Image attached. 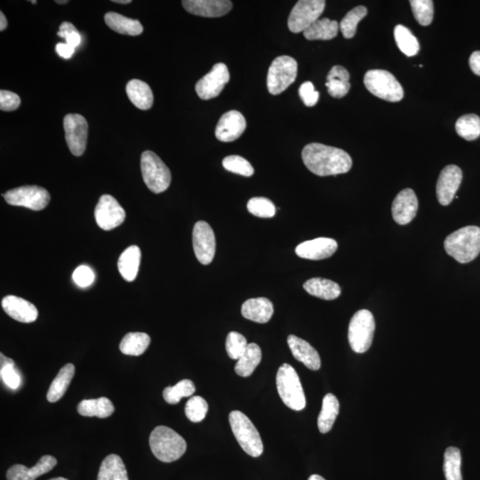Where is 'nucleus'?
Masks as SVG:
<instances>
[{"instance_id":"54","label":"nucleus","mask_w":480,"mask_h":480,"mask_svg":"<svg viewBox=\"0 0 480 480\" xmlns=\"http://www.w3.org/2000/svg\"><path fill=\"white\" fill-rule=\"evenodd\" d=\"M7 27V21L5 14L0 13V31H5Z\"/></svg>"},{"instance_id":"27","label":"nucleus","mask_w":480,"mask_h":480,"mask_svg":"<svg viewBox=\"0 0 480 480\" xmlns=\"http://www.w3.org/2000/svg\"><path fill=\"white\" fill-rule=\"evenodd\" d=\"M141 264V250L137 246H130L121 254L118 268L122 277L127 282H132L137 277Z\"/></svg>"},{"instance_id":"48","label":"nucleus","mask_w":480,"mask_h":480,"mask_svg":"<svg viewBox=\"0 0 480 480\" xmlns=\"http://www.w3.org/2000/svg\"><path fill=\"white\" fill-rule=\"evenodd\" d=\"M57 35L60 38L66 39L67 44L73 46L74 48L80 45L81 35L80 32L73 24L68 23V21L60 25V31Z\"/></svg>"},{"instance_id":"44","label":"nucleus","mask_w":480,"mask_h":480,"mask_svg":"<svg viewBox=\"0 0 480 480\" xmlns=\"http://www.w3.org/2000/svg\"><path fill=\"white\" fill-rule=\"evenodd\" d=\"M209 411V404L202 397H192L185 407V414L189 421L199 422L205 419Z\"/></svg>"},{"instance_id":"57","label":"nucleus","mask_w":480,"mask_h":480,"mask_svg":"<svg viewBox=\"0 0 480 480\" xmlns=\"http://www.w3.org/2000/svg\"><path fill=\"white\" fill-rule=\"evenodd\" d=\"M69 1H67V0H56V3L57 4H67Z\"/></svg>"},{"instance_id":"53","label":"nucleus","mask_w":480,"mask_h":480,"mask_svg":"<svg viewBox=\"0 0 480 480\" xmlns=\"http://www.w3.org/2000/svg\"><path fill=\"white\" fill-rule=\"evenodd\" d=\"M469 63H470L472 73L480 76V51L472 53Z\"/></svg>"},{"instance_id":"12","label":"nucleus","mask_w":480,"mask_h":480,"mask_svg":"<svg viewBox=\"0 0 480 480\" xmlns=\"http://www.w3.org/2000/svg\"><path fill=\"white\" fill-rule=\"evenodd\" d=\"M63 127L71 152L77 157L83 155L88 142L87 120L80 114H68L63 120Z\"/></svg>"},{"instance_id":"46","label":"nucleus","mask_w":480,"mask_h":480,"mask_svg":"<svg viewBox=\"0 0 480 480\" xmlns=\"http://www.w3.org/2000/svg\"><path fill=\"white\" fill-rule=\"evenodd\" d=\"M223 166L231 173L250 177L254 174V169L249 161L238 155H231L225 157L223 160Z\"/></svg>"},{"instance_id":"47","label":"nucleus","mask_w":480,"mask_h":480,"mask_svg":"<svg viewBox=\"0 0 480 480\" xmlns=\"http://www.w3.org/2000/svg\"><path fill=\"white\" fill-rule=\"evenodd\" d=\"M246 339L245 336L239 334L238 332H231L226 339V350L229 357L232 360H239L245 353L247 348Z\"/></svg>"},{"instance_id":"35","label":"nucleus","mask_w":480,"mask_h":480,"mask_svg":"<svg viewBox=\"0 0 480 480\" xmlns=\"http://www.w3.org/2000/svg\"><path fill=\"white\" fill-rule=\"evenodd\" d=\"M150 338L145 333H129L122 339L120 352L125 355L141 356L148 349Z\"/></svg>"},{"instance_id":"2","label":"nucleus","mask_w":480,"mask_h":480,"mask_svg":"<svg viewBox=\"0 0 480 480\" xmlns=\"http://www.w3.org/2000/svg\"><path fill=\"white\" fill-rule=\"evenodd\" d=\"M444 247L458 263H471L480 254V228L466 226L453 232L447 236Z\"/></svg>"},{"instance_id":"34","label":"nucleus","mask_w":480,"mask_h":480,"mask_svg":"<svg viewBox=\"0 0 480 480\" xmlns=\"http://www.w3.org/2000/svg\"><path fill=\"white\" fill-rule=\"evenodd\" d=\"M98 480H128L127 469L117 454H109L100 467Z\"/></svg>"},{"instance_id":"56","label":"nucleus","mask_w":480,"mask_h":480,"mask_svg":"<svg viewBox=\"0 0 480 480\" xmlns=\"http://www.w3.org/2000/svg\"><path fill=\"white\" fill-rule=\"evenodd\" d=\"M113 2L117 4H130L132 1L131 0H113Z\"/></svg>"},{"instance_id":"49","label":"nucleus","mask_w":480,"mask_h":480,"mask_svg":"<svg viewBox=\"0 0 480 480\" xmlns=\"http://www.w3.org/2000/svg\"><path fill=\"white\" fill-rule=\"evenodd\" d=\"M73 281L80 288H88L95 281V275L90 267L87 265H81L74 271Z\"/></svg>"},{"instance_id":"19","label":"nucleus","mask_w":480,"mask_h":480,"mask_svg":"<svg viewBox=\"0 0 480 480\" xmlns=\"http://www.w3.org/2000/svg\"><path fill=\"white\" fill-rule=\"evenodd\" d=\"M246 128V122L242 114L238 110H230L218 122L216 136L221 142H234L242 135Z\"/></svg>"},{"instance_id":"28","label":"nucleus","mask_w":480,"mask_h":480,"mask_svg":"<svg viewBox=\"0 0 480 480\" xmlns=\"http://www.w3.org/2000/svg\"><path fill=\"white\" fill-rule=\"evenodd\" d=\"M350 74L343 66H334L329 71L325 87L328 94L335 98H343L348 94L350 88Z\"/></svg>"},{"instance_id":"16","label":"nucleus","mask_w":480,"mask_h":480,"mask_svg":"<svg viewBox=\"0 0 480 480\" xmlns=\"http://www.w3.org/2000/svg\"><path fill=\"white\" fill-rule=\"evenodd\" d=\"M463 181V172L454 165L447 166L440 173L437 182V198L440 205L449 206L456 197Z\"/></svg>"},{"instance_id":"59","label":"nucleus","mask_w":480,"mask_h":480,"mask_svg":"<svg viewBox=\"0 0 480 480\" xmlns=\"http://www.w3.org/2000/svg\"><path fill=\"white\" fill-rule=\"evenodd\" d=\"M31 3H32V4H37V1H35V0H34V1H32V0H31Z\"/></svg>"},{"instance_id":"9","label":"nucleus","mask_w":480,"mask_h":480,"mask_svg":"<svg viewBox=\"0 0 480 480\" xmlns=\"http://www.w3.org/2000/svg\"><path fill=\"white\" fill-rule=\"evenodd\" d=\"M298 64L291 56H278L272 62L268 71L267 88L271 95L284 92L296 80Z\"/></svg>"},{"instance_id":"10","label":"nucleus","mask_w":480,"mask_h":480,"mask_svg":"<svg viewBox=\"0 0 480 480\" xmlns=\"http://www.w3.org/2000/svg\"><path fill=\"white\" fill-rule=\"evenodd\" d=\"M324 0H300L296 4L288 17V28L293 33L304 32L323 14Z\"/></svg>"},{"instance_id":"51","label":"nucleus","mask_w":480,"mask_h":480,"mask_svg":"<svg viewBox=\"0 0 480 480\" xmlns=\"http://www.w3.org/2000/svg\"><path fill=\"white\" fill-rule=\"evenodd\" d=\"M21 99L16 93L11 91H0V110L3 112H13L19 108Z\"/></svg>"},{"instance_id":"52","label":"nucleus","mask_w":480,"mask_h":480,"mask_svg":"<svg viewBox=\"0 0 480 480\" xmlns=\"http://www.w3.org/2000/svg\"><path fill=\"white\" fill-rule=\"evenodd\" d=\"M56 50L59 56L63 59L71 58L75 52L73 46L68 45L67 43H58L56 46Z\"/></svg>"},{"instance_id":"21","label":"nucleus","mask_w":480,"mask_h":480,"mask_svg":"<svg viewBox=\"0 0 480 480\" xmlns=\"http://www.w3.org/2000/svg\"><path fill=\"white\" fill-rule=\"evenodd\" d=\"M1 306L9 316L21 323H32L38 316V311L34 304L18 296L4 297Z\"/></svg>"},{"instance_id":"22","label":"nucleus","mask_w":480,"mask_h":480,"mask_svg":"<svg viewBox=\"0 0 480 480\" xmlns=\"http://www.w3.org/2000/svg\"><path fill=\"white\" fill-rule=\"evenodd\" d=\"M56 464L57 460L55 457L44 456L32 468H27L21 464L14 465L7 471L6 479L7 480H35L51 471Z\"/></svg>"},{"instance_id":"29","label":"nucleus","mask_w":480,"mask_h":480,"mask_svg":"<svg viewBox=\"0 0 480 480\" xmlns=\"http://www.w3.org/2000/svg\"><path fill=\"white\" fill-rule=\"evenodd\" d=\"M340 410V404L334 394L328 393L324 397L322 408L318 418V429L321 433H328L331 431L338 418Z\"/></svg>"},{"instance_id":"3","label":"nucleus","mask_w":480,"mask_h":480,"mask_svg":"<svg viewBox=\"0 0 480 480\" xmlns=\"http://www.w3.org/2000/svg\"><path fill=\"white\" fill-rule=\"evenodd\" d=\"M150 447L157 459L172 463L184 456L187 444L182 436L167 426H157L150 433Z\"/></svg>"},{"instance_id":"55","label":"nucleus","mask_w":480,"mask_h":480,"mask_svg":"<svg viewBox=\"0 0 480 480\" xmlns=\"http://www.w3.org/2000/svg\"><path fill=\"white\" fill-rule=\"evenodd\" d=\"M308 480H325L323 477H321L320 475L314 474L311 475L309 479Z\"/></svg>"},{"instance_id":"6","label":"nucleus","mask_w":480,"mask_h":480,"mask_svg":"<svg viewBox=\"0 0 480 480\" xmlns=\"http://www.w3.org/2000/svg\"><path fill=\"white\" fill-rule=\"evenodd\" d=\"M141 170L143 181L153 193L159 194L169 188L171 172L156 153L146 150L142 154Z\"/></svg>"},{"instance_id":"37","label":"nucleus","mask_w":480,"mask_h":480,"mask_svg":"<svg viewBox=\"0 0 480 480\" xmlns=\"http://www.w3.org/2000/svg\"><path fill=\"white\" fill-rule=\"evenodd\" d=\"M394 37L400 51L408 57L417 56L420 51V45L417 38L412 33L409 28L404 25H397L394 30Z\"/></svg>"},{"instance_id":"18","label":"nucleus","mask_w":480,"mask_h":480,"mask_svg":"<svg viewBox=\"0 0 480 480\" xmlns=\"http://www.w3.org/2000/svg\"><path fill=\"white\" fill-rule=\"evenodd\" d=\"M418 199L412 189H405L397 195L392 203V212L394 221L400 225L411 223L417 216Z\"/></svg>"},{"instance_id":"15","label":"nucleus","mask_w":480,"mask_h":480,"mask_svg":"<svg viewBox=\"0 0 480 480\" xmlns=\"http://www.w3.org/2000/svg\"><path fill=\"white\" fill-rule=\"evenodd\" d=\"M230 80V73L224 63H217L212 71L197 82L196 92L202 100H210L221 94Z\"/></svg>"},{"instance_id":"7","label":"nucleus","mask_w":480,"mask_h":480,"mask_svg":"<svg viewBox=\"0 0 480 480\" xmlns=\"http://www.w3.org/2000/svg\"><path fill=\"white\" fill-rule=\"evenodd\" d=\"M364 83L371 94L385 101L397 103L404 98L402 85L389 71H369L365 75Z\"/></svg>"},{"instance_id":"43","label":"nucleus","mask_w":480,"mask_h":480,"mask_svg":"<svg viewBox=\"0 0 480 480\" xmlns=\"http://www.w3.org/2000/svg\"><path fill=\"white\" fill-rule=\"evenodd\" d=\"M410 5L415 19L422 26L432 24L434 16V6L432 0H411Z\"/></svg>"},{"instance_id":"58","label":"nucleus","mask_w":480,"mask_h":480,"mask_svg":"<svg viewBox=\"0 0 480 480\" xmlns=\"http://www.w3.org/2000/svg\"><path fill=\"white\" fill-rule=\"evenodd\" d=\"M49 480H68V479H66V478H63V477H58V478L51 479H49Z\"/></svg>"},{"instance_id":"25","label":"nucleus","mask_w":480,"mask_h":480,"mask_svg":"<svg viewBox=\"0 0 480 480\" xmlns=\"http://www.w3.org/2000/svg\"><path fill=\"white\" fill-rule=\"evenodd\" d=\"M125 91L129 100L136 108L142 110L152 108L154 102L153 93L145 82L139 80H130L125 88Z\"/></svg>"},{"instance_id":"32","label":"nucleus","mask_w":480,"mask_h":480,"mask_svg":"<svg viewBox=\"0 0 480 480\" xmlns=\"http://www.w3.org/2000/svg\"><path fill=\"white\" fill-rule=\"evenodd\" d=\"M75 375V367L73 364H67L60 369L58 375L49 387L48 400L49 402L55 403L62 399L66 390L69 388L71 380Z\"/></svg>"},{"instance_id":"4","label":"nucleus","mask_w":480,"mask_h":480,"mask_svg":"<svg viewBox=\"0 0 480 480\" xmlns=\"http://www.w3.org/2000/svg\"><path fill=\"white\" fill-rule=\"evenodd\" d=\"M279 397L290 409L301 411L306 407V399L298 374L291 365L284 364L279 367L277 378Z\"/></svg>"},{"instance_id":"39","label":"nucleus","mask_w":480,"mask_h":480,"mask_svg":"<svg viewBox=\"0 0 480 480\" xmlns=\"http://www.w3.org/2000/svg\"><path fill=\"white\" fill-rule=\"evenodd\" d=\"M196 392V387L191 380L184 379L179 382L177 385L167 387L163 392L164 400L170 405L180 402L184 397H191Z\"/></svg>"},{"instance_id":"38","label":"nucleus","mask_w":480,"mask_h":480,"mask_svg":"<svg viewBox=\"0 0 480 480\" xmlns=\"http://www.w3.org/2000/svg\"><path fill=\"white\" fill-rule=\"evenodd\" d=\"M461 468V451L457 447H449L444 454L443 470L446 480H463Z\"/></svg>"},{"instance_id":"45","label":"nucleus","mask_w":480,"mask_h":480,"mask_svg":"<svg viewBox=\"0 0 480 480\" xmlns=\"http://www.w3.org/2000/svg\"><path fill=\"white\" fill-rule=\"evenodd\" d=\"M247 209L250 214L260 218H271L276 214L274 204L263 197L251 199L247 203Z\"/></svg>"},{"instance_id":"17","label":"nucleus","mask_w":480,"mask_h":480,"mask_svg":"<svg viewBox=\"0 0 480 480\" xmlns=\"http://www.w3.org/2000/svg\"><path fill=\"white\" fill-rule=\"evenodd\" d=\"M338 249V244L335 239L329 238H318L301 243L296 246L297 256L308 260H324L331 257Z\"/></svg>"},{"instance_id":"42","label":"nucleus","mask_w":480,"mask_h":480,"mask_svg":"<svg viewBox=\"0 0 480 480\" xmlns=\"http://www.w3.org/2000/svg\"><path fill=\"white\" fill-rule=\"evenodd\" d=\"M0 355H1L0 375L2 381L9 389L17 390L21 385V375L16 367V364L13 360L4 356L2 353Z\"/></svg>"},{"instance_id":"24","label":"nucleus","mask_w":480,"mask_h":480,"mask_svg":"<svg viewBox=\"0 0 480 480\" xmlns=\"http://www.w3.org/2000/svg\"><path fill=\"white\" fill-rule=\"evenodd\" d=\"M274 313L273 304L270 300L259 297L246 301L241 308L242 316L246 320L264 324L271 320Z\"/></svg>"},{"instance_id":"41","label":"nucleus","mask_w":480,"mask_h":480,"mask_svg":"<svg viewBox=\"0 0 480 480\" xmlns=\"http://www.w3.org/2000/svg\"><path fill=\"white\" fill-rule=\"evenodd\" d=\"M367 7L360 6L350 10L339 24L340 30L345 38H352L355 36L358 24L367 16Z\"/></svg>"},{"instance_id":"8","label":"nucleus","mask_w":480,"mask_h":480,"mask_svg":"<svg viewBox=\"0 0 480 480\" xmlns=\"http://www.w3.org/2000/svg\"><path fill=\"white\" fill-rule=\"evenodd\" d=\"M375 322L371 311L360 310L353 315L349 325L348 338L350 347L356 353L367 352L372 345Z\"/></svg>"},{"instance_id":"36","label":"nucleus","mask_w":480,"mask_h":480,"mask_svg":"<svg viewBox=\"0 0 480 480\" xmlns=\"http://www.w3.org/2000/svg\"><path fill=\"white\" fill-rule=\"evenodd\" d=\"M261 350L256 343H249L245 353L235 365V371L242 377H249L261 363Z\"/></svg>"},{"instance_id":"1","label":"nucleus","mask_w":480,"mask_h":480,"mask_svg":"<svg viewBox=\"0 0 480 480\" xmlns=\"http://www.w3.org/2000/svg\"><path fill=\"white\" fill-rule=\"evenodd\" d=\"M302 157L308 169L318 177L348 173L353 167L352 157L345 150L321 143L304 147Z\"/></svg>"},{"instance_id":"33","label":"nucleus","mask_w":480,"mask_h":480,"mask_svg":"<svg viewBox=\"0 0 480 480\" xmlns=\"http://www.w3.org/2000/svg\"><path fill=\"white\" fill-rule=\"evenodd\" d=\"M339 24L328 18L318 19L303 32L308 41H330L338 34Z\"/></svg>"},{"instance_id":"40","label":"nucleus","mask_w":480,"mask_h":480,"mask_svg":"<svg viewBox=\"0 0 480 480\" xmlns=\"http://www.w3.org/2000/svg\"><path fill=\"white\" fill-rule=\"evenodd\" d=\"M456 129L461 138L474 141L480 136V118L475 114L461 116L456 121Z\"/></svg>"},{"instance_id":"11","label":"nucleus","mask_w":480,"mask_h":480,"mask_svg":"<svg viewBox=\"0 0 480 480\" xmlns=\"http://www.w3.org/2000/svg\"><path fill=\"white\" fill-rule=\"evenodd\" d=\"M11 206L24 207L34 211H41L48 207L50 194L46 189L30 185L10 189L3 195Z\"/></svg>"},{"instance_id":"26","label":"nucleus","mask_w":480,"mask_h":480,"mask_svg":"<svg viewBox=\"0 0 480 480\" xmlns=\"http://www.w3.org/2000/svg\"><path fill=\"white\" fill-rule=\"evenodd\" d=\"M303 288L311 296L327 301L338 299L342 293L338 283L321 278L309 279L304 283Z\"/></svg>"},{"instance_id":"50","label":"nucleus","mask_w":480,"mask_h":480,"mask_svg":"<svg viewBox=\"0 0 480 480\" xmlns=\"http://www.w3.org/2000/svg\"><path fill=\"white\" fill-rule=\"evenodd\" d=\"M299 95L307 107H313L317 105L320 99V93L315 90L314 85L311 82L307 81L301 85Z\"/></svg>"},{"instance_id":"30","label":"nucleus","mask_w":480,"mask_h":480,"mask_svg":"<svg viewBox=\"0 0 480 480\" xmlns=\"http://www.w3.org/2000/svg\"><path fill=\"white\" fill-rule=\"evenodd\" d=\"M77 409L82 417L107 418L113 414L115 407L112 401L105 397H102L96 400H82L78 405Z\"/></svg>"},{"instance_id":"31","label":"nucleus","mask_w":480,"mask_h":480,"mask_svg":"<svg viewBox=\"0 0 480 480\" xmlns=\"http://www.w3.org/2000/svg\"><path fill=\"white\" fill-rule=\"evenodd\" d=\"M105 23L108 27L118 33L138 36L143 31V27L138 20L125 17L120 14L110 12L105 16Z\"/></svg>"},{"instance_id":"20","label":"nucleus","mask_w":480,"mask_h":480,"mask_svg":"<svg viewBox=\"0 0 480 480\" xmlns=\"http://www.w3.org/2000/svg\"><path fill=\"white\" fill-rule=\"evenodd\" d=\"M182 4L188 13L203 17L224 16L232 9L229 0H184Z\"/></svg>"},{"instance_id":"14","label":"nucleus","mask_w":480,"mask_h":480,"mask_svg":"<svg viewBox=\"0 0 480 480\" xmlns=\"http://www.w3.org/2000/svg\"><path fill=\"white\" fill-rule=\"evenodd\" d=\"M95 217L103 231H112L124 223L125 211L114 197L103 195L95 207Z\"/></svg>"},{"instance_id":"23","label":"nucleus","mask_w":480,"mask_h":480,"mask_svg":"<svg viewBox=\"0 0 480 480\" xmlns=\"http://www.w3.org/2000/svg\"><path fill=\"white\" fill-rule=\"evenodd\" d=\"M288 343L293 356L296 360L302 362L311 370L317 371L321 367L320 354L309 343L296 335H289Z\"/></svg>"},{"instance_id":"5","label":"nucleus","mask_w":480,"mask_h":480,"mask_svg":"<svg viewBox=\"0 0 480 480\" xmlns=\"http://www.w3.org/2000/svg\"><path fill=\"white\" fill-rule=\"evenodd\" d=\"M232 432L239 446L247 454L259 457L264 453V444L259 432L250 419L240 411H232L229 415Z\"/></svg>"},{"instance_id":"13","label":"nucleus","mask_w":480,"mask_h":480,"mask_svg":"<svg viewBox=\"0 0 480 480\" xmlns=\"http://www.w3.org/2000/svg\"><path fill=\"white\" fill-rule=\"evenodd\" d=\"M193 249L200 264L212 263L216 254V242L213 229L206 221H199L194 225L192 234Z\"/></svg>"}]
</instances>
